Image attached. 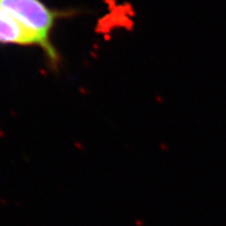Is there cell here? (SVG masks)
Returning <instances> with one entry per match:
<instances>
[{
  "label": "cell",
  "instance_id": "7a4b0ae2",
  "mask_svg": "<svg viewBox=\"0 0 226 226\" xmlns=\"http://www.w3.org/2000/svg\"><path fill=\"white\" fill-rule=\"evenodd\" d=\"M0 45L38 46V41L12 15L0 7Z\"/></svg>",
  "mask_w": 226,
  "mask_h": 226
},
{
  "label": "cell",
  "instance_id": "6da1fadb",
  "mask_svg": "<svg viewBox=\"0 0 226 226\" xmlns=\"http://www.w3.org/2000/svg\"><path fill=\"white\" fill-rule=\"evenodd\" d=\"M0 7L34 35L49 65L52 68H57L61 58L52 44V31L58 20L74 16L76 14V10L51 9L44 3L43 0H0Z\"/></svg>",
  "mask_w": 226,
  "mask_h": 226
}]
</instances>
